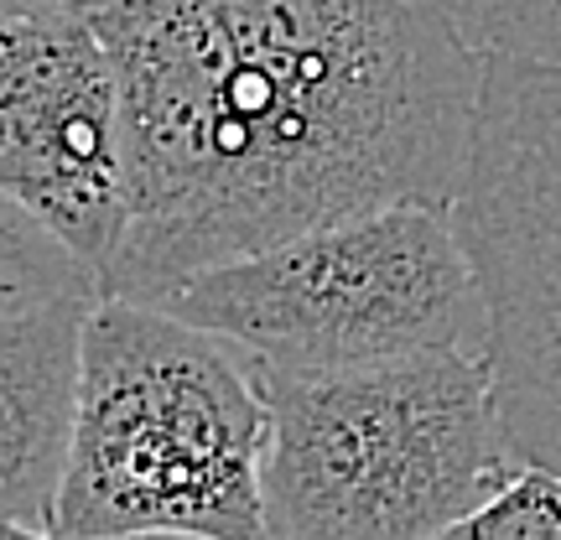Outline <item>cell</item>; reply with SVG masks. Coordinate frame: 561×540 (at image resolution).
<instances>
[{"label":"cell","instance_id":"6da1fadb","mask_svg":"<svg viewBox=\"0 0 561 540\" xmlns=\"http://www.w3.org/2000/svg\"><path fill=\"white\" fill-rule=\"evenodd\" d=\"M125 130L104 297L182 280L390 203L453 208L483 58L442 0H79Z\"/></svg>","mask_w":561,"mask_h":540},{"label":"cell","instance_id":"7a4b0ae2","mask_svg":"<svg viewBox=\"0 0 561 540\" xmlns=\"http://www.w3.org/2000/svg\"><path fill=\"white\" fill-rule=\"evenodd\" d=\"M265 458L261 364L161 307L94 301L53 536L271 540Z\"/></svg>","mask_w":561,"mask_h":540},{"label":"cell","instance_id":"3957f363","mask_svg":"<svg viewBox=\"0 0 561 540\" xmlns=\"http://www.w3.org/2000/svg\"><path fill=\"white\" fill-rule=\"evenodd\" d=\"M271 540H437L525 462L489 359L416 354L359 369H261Z\"/></svg>","mask_w":561,"mask_h":540},{"label":"cell","instance_id":"277c9868","mask_svg":"<svg viewBox=\"0 0 561 540\" xmlns=\"http://www.w3.org/2000/svg\"><path fill=\"white\" fill-rule=\"evenodd\" d=\"M261 369L489 354V307L453 208L390 203L203 271L157 301Z\"/></svg>","mask_w":561,"mask_h":540},{"label":"cell","instance_id":"5b68a950","mask_svg":"<svg viewBox=\"0 0 561 540\" xmlns=\"http://www.w3.org/2000/svg\"><path fill=\"white\" fill-rule=\"evenodd\" d=\"M453 223L489 307L504 437L561 479V68L483 58Z\"/></svg>","mask_w":561,"mask_h":540},{"label":"cell","instance_id":"8992f818","mask_svg":"<svg viewBox=\"0 0 561 540\" xmlns=\"http://www.w3.org/2000/svg\"><path fill=\"white\" fill-rule=\"evenodd\" d=\"M0 187L94 276L125 240L121 83L83 11L0 16Z\"/></svg>","mask_w":561,"mask_h":540},{"label":"cell","instance_id":"52a82bcc","mask_svg":"<svg viewBox=\"0 0 561 540\" xmlns=\"http://www.w3.org/2000/svg\"><path fill=\"white\" fill-rule=\"evenodd\" d=\"M94 301L0 322V525L53 536Z\"/></svg>","mask_w":561,"mask_h":540},{"label":"cell","instance_id":"ba28073f","mask_svg":"<svg viewBox=\"0 0 561 540\" xmlns=\"http://www.w3.org/2000/svg\"><path fill=\"white\" fill-rule=\"evenodd\" d=\"M100 297V276L26 203H16L0 187V322Z\"/></svg>","mask_w":561,"mask_h":540},{"label":"cell","instance_id":"9c48e42d","mask_svg":"<svg viewBox=\"0 0 561 540\" xmlns=\"http://www.w3.org/2000/svg\"><path fill=\"white\" fill-rule=\"evenodd\" d=\"M479 58L561 68V0H442Z\"/></svg>","mask_w":561,"mask_h":540},{"label":"cell","instance_id":"30bf717a","mask_svg":"<svg viewBox=\"0 0 561 540\" xmlns=\"http://www.w3.org/2000/svg\"><path fill=\"white\" fill-rule=\"evenodd\" d=\"M437 540H561V479L520 468L494 499Z\"/></svg>","mask_w":561,"mask_h":540},{"label":"cell","instance_id":"8fae6325","mask_svg":"<svg viewBox=\"0 0 561 540\" xmlns=\"http://www.w3.org/2000/svg\"><path fill=\"white\" fill-rule=\"evenodd\" d=\"M79 0H0V16H58L73 11Z\"/></svg>","mask_w":561,"mask_h":540},{"label":"cell","instance_id":"7c38bea8","mask_svg":"<svg viewBox=\"0 0 561 540\" xmlns=\"http://www.w3.org/2000/svg\"><path fill=\"white\" fill-rule=\"evenodd\" d=\"M0 540H58V536H42V530H21V525H0Z\"/></svg>","mask_w":561,"mask_h":540},{"label":"cell","instance_id":"4fadbf2b","mask_svg":"<svg viewBox=\"0 0 561 540\" xmlns=\"http://www.w3.org/2000/svg\"><path fill=\"white\" fill-rule=\"evenodd\" d=\"M136 540H203V536H136Z\"/></svg>","mask_w":561,"mask_h":540}]
</instances>
